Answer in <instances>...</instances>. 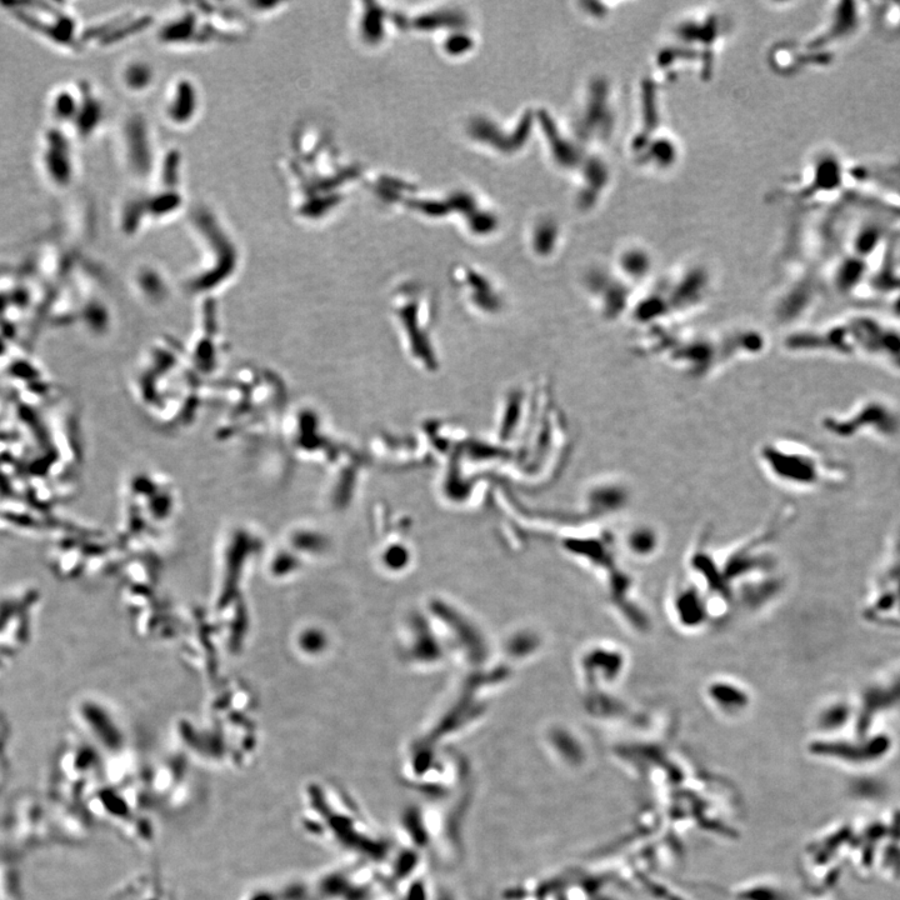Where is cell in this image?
I'll list each match as a JSON object with an SVG mask.
<instances>
[{"instance_id":"14","label":"cell","mask_w":900,"mask_h":900,"mask_svg":"<svg viewBox=\"0 0 900 900\" xmlns=\"http://www.w3.org/2000/svg\"><path fill=\"white\" fill-rule=\"evenodd\" d=\"M109 20H110V19H109ZM118 20H119V19H118L117 17H115V18H113L112 20H110V22H112V28H114V29H118V28H119V27H118ZM115 35H117V30H114V32H113L112 34L109 35L108 39L105 40L104 47H105V45H110V44H113V43H114V39H115L114 37H115Z\"/></svg>"},{"instance_id":"5","label":"cell","mask_w":900,"mask_h":900,"mask_svg":"<svg viewBox=\"0 0 900 900\" xmlns=\"http://www.w3.org/2000/svg\"><path fill=\"white\" fill-rule=\"evenodd\" d=\"M104 122L105 102L102 93L89 80L80 79L78 114L69 133L78 143H87L100 132Z\"/></svg>"},{"instance_id":"1","label":"cell","mask_w":900,"mask_h":900,"mask_svg":"<svg viewBox=\"0 0 900 900\" xmlns=\"http://www.w3.org/2000/svg\"><path fill=\"white\" fill-rule=\"evenodd\" d=\"M15 25L59 52H83V30L73 5L64 2L0 3Z\"/></svg>"},{"instance_id":"13","label":"cell","mask_w":900,"mask_h":900,"mask_svg":"<svg viewBox=\"0 0 900 900\" xmlns=\"http://www.w3.org/2000/svg\"><path fill=\"white\" fill-rule=\"evenodd\" d=\"M879 28L888 35L900 34V3L883 4L877 10Z\"/></svg>"},{"instance_id":"7","label":"cell","mask_w":900,"mask_h":900,"mask_svg":"<svg viewBox=\"0 0 900 900\" xmlns=\"http://www.w3.org/2000/svg\"><path fill=\"white\" fill-rule=\"evenodd\" d=\"M80 103V79L55 84L47 97L49 124L70 130L77 118Z\"/></svg>"},{"instance_id":"12","label":"cell","mask_w":900,"mask_h":900,"mask_svg":"<svg viewBox=\"0 0 900 900\" xmlns=\"http://www.w3.org/2000/svg\"><path fill=\"white\" fill-rule=\"evenodd\" d=\"M705 603L699 590L683 587L678 590L674 597V613L677 615L678 622L690 627L702 625L705 618Z\"/></svg>"},{"instance_id":"4","label":"cell","mask_w":900,"mask_h":900,"mask_svg":"<svg viewBox=\"0 0 900 900\" xmlns=\"http://www.w3.org/2000/svg\"><path fill=\"white\" fill-rule=\"evenodd\" d=\"M203 110L202 92L189 75H177L165 87L162 114L164 122L174 129L192 128Z\"/></svg>"},{"instance_id":"9","label":"cell","mask_w":900,"mask_h":900,"mask_svg":"<svg viewBox=\"0 0 900 900\" xmlns=\"http://www.w3.org/2000/svg\"><path fill=\"white\" fill-rule=\"evenodd\" d=\"M624 547L634 558L649 559L659 552L662 538L657 528L649 524H637L624 535Z\"/></svg>"},{"instance_id":"10","label":"cell","mask_w":900,"mask_h":900,"mask_svg":"<svg viewBox=\"0 0 900 900\" xmlns=\"http://www.w3.org/2000/svg\"><path fill=\"white\" fill-rule=\"evenodd\" d=\"M630 492L620 480L610 479L595 488L594 507L600 515H612L623 512L627 508Z\"/></svg>"},{"instance_id":"3","label":"cell","mask_w":900,"mask_h":900,"mask_svg":"<svg viewBox=\"0 0 900 900\" xmlns=\"http://www.w3.org/2000/svg\"><path fill=\"white\" fill-rule=\"evenodd\" d=\"M77 140L57 125L48 124L39 134L37 162L44 182L63 192L75 183L79 175Z\"/></svg>"},{"instance_id":"8","label":"cell","mask_w":900,"mask_h":900,"mask_svg":"<svg viewBox=\"0 0 900 900\" xmlns=\"http://www.w3.org/2000/svg\"><path fill=\"white\" fill-rule=\"evenodd\" d=\"M118 80L125 92L143 95L153 89L157 82V72L148 59L130 57L120 65Z\"/></svg>"},{"instance_id":"6","label":"cell","mask_w":900,"mask_h":900,"mask_svg":"<svg viewBox=\"0 0 900 900\" xmlns=\"http://www.w3.org/2000/svg\"><path fill=\"white\" fill-rule=\"evenodd\" d=\"M705 697L715 712L724 717L737 718L747 712L752 703L749 690L734 679H713L705 688Z\"/></svg>"},{"instance_id":"2","label":"cell","mask_w":900,"mask_h":900,"mask_svg":"<svg viewBox=\"0 0 900 900\" xmlns=\"http://www.w3.org/2000/svg\"><path fill=\"white\" fill-rule=\"evenodd\" d=\"M759 460L775 482L794 488H813L822 484L824 475L832 470L817 450L785 440L763 445Z\"/></svg>"},{"instance_id":"11","label":"cell","mask_w":900,"mask_h":900,"mask_svg":"<svg viewBox=\"0 0 900 900\" xmlns=\"http://www.w3.org/2000/svg\"><path fill=\"white\" fill-rule=\"evenodd\" d=\"M593 659L597 664L594 674L597 675L598 682L612 685L622 678L627 658L617 645H602L594 649Z\"/></svg>"}]
</instances>
